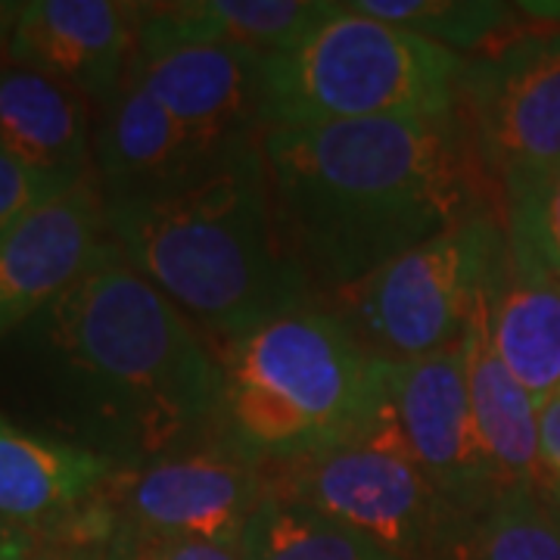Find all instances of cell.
<instances>
[{
    "mask_svg": "<svg viewBox=\"0 0 560 560\" xmlns=\"http://www.w3.org/2000/svg\"><path fill=\"white\" fill-rule=\"evenodd\" d=\"M504 224L560 280V160L501 187Z\"/></svg>",
    "mask_w": 560,
    "mask_h": 560,
    "instance_id": "cell-23",
    "label": "cell"
},
{
    "mask_svg": "<svg viewBox=\"0 0 560 560\" xmlns=\"http://www.w3.org/2000/svg\"><path fill=\"white\" fill-rule=\"evenodd\" d=\"M140 3L119 0H28L7 44V62L69 84L94 116L128 81Z\"/></svg>",
    "mask_w": 560,
    "mask_h": 560,
    "instance_id": "cell-13",
    "label": "cell"
},
{
    "mask_svg": "<svg viewBox=\"0 0 560 560\" xmlns=\"http://www.w3.org/2000/svg\"><path fill=\"white\" fill-rule=\"evenodd\" d=\"M0 349L38 418L121 470L221 442L219 352L113 241Z\"/></svg>",
    "mask_w": 560,
    "mask_h": 560,
    "instance_id": "cell-1",
    "label": "cell"
},
{
    "mask_svg": "<svg viewBox=\"0 0 560 560\" xmlns=\"http://www.w3.org/2000/svg\"><path fill=\"white\" fill-rule=\"evenodd\" d=\"M261 470L271 495L300 501L399 560H460L477 526L411 458L396 411L352 445Z\"/></svg>",
    "mask_w": 560,
    "mask_h": 560,
    "instance_id": "cell-6",
    "label": "cell"
},
{
    "mask_svg": "<svg viewBox=\"0 0 560 560\" xmlns=\"http://www.w3.org/2000/svg\"><path fill=\"white\" fill-rule=\"evenodd\" d=\"M106 548H79V545H44L35 560H103Z\"/></svg>",
    "mask_w": 560,
    "mask_h": 560,
    "instance_id": "cell-29",
    "label": "cell"
},
{
    "mask_svg": "<svg viewBox=\"0 0 560 560\" xmlns=\"http://www.w3.org/2000/svg\"><path fill=\"white\" fill-rule=\"evenodd\" d=\"M539 492L560 508V389L539 405Z\"/></svg>",
    "mask_w": 560,
    "mask_h": 560,
    "instance_id": "cell-25",
    "label": "cell"
},
{
    "mask_svg": "<svg viewBox=\"0 0 560 560\" xmlns=\"http://www.w3.org/2000/svg\"><path fill=\"white\" fill-rule=\"evenodd\" d=\"M460 349L474 420L504 492L539 489V401L523 389L495 352L486 287L460 334Z\"/></svg>",
    "mask_w": 560,
    "mask_h": 560,
    "instance_id": "cell-18",
    "label": "cell"
},
{
    "mask_svg": "<svg viewBox=\"0 0 560 560\" xmlns=\"http://www.w3.org/2000/svg\"><path fill=\"white\" fill-rule=\"evenodd\" d=\"M103 202L109 241L219 355L265 320L315 302L278 237L259 135Z\"/></svg>",
    "mask_w": 560,
    "mask_h": 560,
    "instance_id": "cell-3",
    "label": "cell"
},
{
    "mask_svg": "<svg viewBox=\"0 0 560 560\" xmlns=\"http://www.w3.org/2000/svg\"><path fill=\"white\" fill-rule=\"evenodd\" d=\"M464 57L330 3L300 40L261 57V131L368 119H455Z\"/></svg>",
    "mask_w": 560,
    "mask_h": 560,
    "instance_id": "cell-5",
    "label": "cell"
},
{
    "mask_svg": "<svg viewBox=\"0 0 560 560\" xmlns=\"http://www.w3.org/2000/svg\"><path fill=\"white\" fill-rule=\"evenodd\" d=\"M359 13L389 22L445 50L470 57L514 20V7L495 0H349Z\"/></svg>",
    "mask_w": 560,
    "mask_h": 560,
    "instance_id": "cell-21",
    "label": "cell"
},
{
    "mask_svg": "<svg viewBox=\"0 0 560 560\" xmlns=\"http://www.w3.org/2000/svg\"><path fill=\"white\" fill-rule=\"evenodd\" d=\"M109 243L94 175L40 202L0 237V346L38 318Z\"/></svg>",
    "mask_w": 560,
    "mask_h": 560,
    "instance_id": "cell-12",
    "label": "cell"
},
{
    "mask_svg": "<svg viewBox=\"0 0 560 560\" xmlns=\"http://www.w3.org/2000/svg\"><path fill=\"white\" fill-rule=\"evenodd\" d=\"M268 495L265 470L224 442L119 470L109 499L121 523L150 539H200L241 548L243 529Z\"/></svg>",
    "mask_w": 560,
    "mask_h": 560,
    "instance_id": "cell-9",
    "label": "cell"
},
{
    "mask_svg": "<svg viewBox=\"0 0 560 560\" xmlns=\"http://www.w3.org/2000/svg\"><path fill=\"white\" fill-rule=\"evenodd\" d=\"M504 243V209L386 261L324 305L374 355L411 361L455 346Z\"/></svg>",
    "mask_w": 560,
    "mask_h": 560,
    "instance_id": "cell-7",
    "label": "cell"
},
{
    "mask_svg": "<svg viewBox=\"0 0 560 560\" xmlns=\"http://www.w3.org/2000/svg\"><path fill=\"white\" fill-rule=\"evenodd\" d=\"M259 147L280 243L324 302L420 243L504 209L480 187L489 175L458 119L265 128Z\"/></svg>",
    "mask_w": 560,
    "mask_h": 560,
    "instance_id": "cell-2",
    "label": "cell"
},
{
    "mask_svg": "<svg viewBox=\"0 0 560 560\" xmlns=\"http://www.w3.org/2000/svg\"><path fill=\"white\" fill-rule=\"evenodd\" d=\"M16 13H20V3H0V62H7V44H10Z\"/></svg>",
    "mask_w": 560,
    "mask_h": 560,
    "instance_id": "cell-30",
    "label": "cell"
},
{
    "mask_svg": "<svg viewBox=\"0 0 560 560\" xmlns=\"http://www.w3.org/2000/svg\"><path fill=\"white\" fill-rule=\"evenodd\" d=\"M75 184L35 172L0 147V237L7 231H13L28 212H35L40 202L54 200L57 194L75 187Z\"/></svg>",
    "mask_w": 560,
    "mask_h": 560,
    "instance_id": "cell-24",
    "label": "cell"
},
{
    "mask_svg": "<svg viewBox=\"0 0 560 560\" xmlns=\"http://www.w3.org/2000/svg\"><path fill=\"white\" fill-rule=\"evenodd\" d=\"M460 560H560V508L539 489L501 492Z\"/></svg>",
    "mask_w": 560,
    "mask_h": 560,
    "instance_id": "cell-22",
    "label": "cell"
},
{
    "mask_svg": "<svg viewBox=\"0 0 560 560\" xmlns=\"http://www.w3.org/2000/svg\"><path fill=\"white\" fill-rule=\"evenodd\" d=\"M128 79L147 88L206 153L261 135V54L249 47L168 38L138 22Z\"/></svg>",
    "mask_w": 560,
    "mask_h": 560,
    "instance_id": "cell-11",
    "label": "cell"
},
{
    "mask_svg": "<svg viewBox=\"0 0 560 560\" xmlns=\"http://www.w3.org/2000/svg\"><path fill=\"white\" fill-rule=\"evenodd\" d=\"M103 560H160V539H150L135 526L121 523L119 533L106 545Z\"/></svg>",
    "mask_w": 560,
    "mask_h": 560,
    "instance_id": "cell-27",
    "label": "cell"
},
{
    "mask_svg": "<svg viewBox=\"0 0 560 560\" xmlns=\"http://www.w3.org/2000/svg\"><path fill=\"white\" fill-rule=\"evenodd\" d=\"M219 359L221 442L259 467L352 445L393 415V361L318 302L265 320Z\"/></svg>",
    "mask_w": 560,
    "mask_h": 560,
    "instance_id": "cell-4",
    "label": "cell"
},
{
    "mask_svg": "<svg viewBox=\"0 0 560 560\" xmlns=\"http://www.w3.org/2000/svg\"><path fill=\"white\" fill-rule=\"evenodd\" d=\"M206 153L190 131L138 81L94 116L91 172L103 197H125L178 178Z\"/></svg>",
    "mask_w": 560,
    "mask_h": 560,
    "instance_id": "cell-17",
    "label": "cell"
},
{
    "mask_svg": "<svg viewBox=\"0 0 560 560\" xmlns=\"http://www.w3.org/2000/svg\"><path fill=\"white\" fill-rule=\"evenodd\" d=\"M119 470L94 448L0 415V523L22 526L44 545H57Z\"/></svg>",
    "mask_w": 560,
    "mask_h": 560,
    "instance_id": "cell-14",
    "label": "cell"
},
{
    "mask_svg": "<svg viewBox=\"0 0 560 560\" xmlns=\"http://www.w3.org/2000/svg\"><path fill=\"white\" fill-rule=\"evenodd\" d=\"M455 119L499 194L508 180L558 162L560 28L526 32L467 57Z\"/></svg>",
    "mask_w": 560,
    "mask_h": 560,
    "instance_id": "cell-8",
    "label": "cell"
},
{
    "mask_svg": "<svg viewBox=\"0 0 560 560\" xmlns=\"http://www.w3.org/2000/svg\"><path fill=\"white\" fill-rule=\"evenodd\" d=\"M327 10L324 0H178L140 3L138 22L168 38L221 40L268 57L300 40Z\"/></svg>",
    "mask_w": 560,
    "mask_h": 560,
    "instance_id": "cell-19",
    "label": "cell"
},
{
    "mask_svg": "<svg viewBox=\"0 0 560 560\" xmlns=\"http://www.w3.org/2000/svg\"><path fill=\"white\" fill-rule=\"evenodd\" d=\"M40 548H44V541L35 533L0 523V560H35Z\"/></svg>",
    "mask_w": 560,
    "mask_h": 560,
    "instance_id": "cell-28",
    "label": "cell"
},
{
    "mask_svg": "<svg viewBox=\"0 0 560 560\" xmlns=\"http://www.w3.org/2000/svg\"><path fill=\"white\" fill-rule=\"evenodd\" d=\"M486 308L499 359L541 405L560 389V280L508 224Z\"/></svg>",
    "mask_w": 560,
    "mask_h": 560,
    "instance_id": "cell-15",
    "label": "cell"
},
{
    "mask_svg": "<svg viewBox=\"0 0 560 560\" xmlns=\"http://www.w3.org/2000/svg\"><path fill=\"white\" fill-rule=\"evenodd\" d=\"M241 555L243 560H399L337 521L271 492L243 529Z\"/></svg>",
    "mask_w": 560,
    "mask_h": 560,
    "instance_id": "cell-20",
    "label": "cell"
},
{
    "mask_svg": "<svg viewBox=\"0 0 560 560\" xmlns=\"http://www.w3.org/2000/svg\"><path fill=\"white\" fill-rule=\"evenodd\" d=\"M160 560H243V555L241 548L215 541L165 539L160 541Z\"/></svg>",
    "mask_w": 560,
    "mask_h": 560,
    "instance_id": "cell-26",
    "label": "cell"
},
{
    "mask_svg": "<svg viewBox=\"0 0 560 560\" xmlns=\"http://www.w3.org/2000/svg\"><path fill=\"white\" fill-rule=\"evenodd\" d=\"M0 147L50 178H91L94 109L62 81L0 62Z\"/></svg>",
    "mask_w": 560,
    "mask_h": 560,
    "instance_id": "cell-16",
    "label": "cell"
},
{
    "mask_svg": "<svg viewBox=\"0 0 560 560\" xmlns=\"http://www.w3.org/2000/svg\"><path fill=\"white\" fill-rule=\"evenodd\" d=\"M389 396L411 458L470 521H480L504 486L474 420L460 340L423 359L393 361Z\"/></svg>",
    "mask_w": 560,
    "mask_h": 560,
    "instance_id": "cell-10",
    "label": "cell"
}]
</instances>
